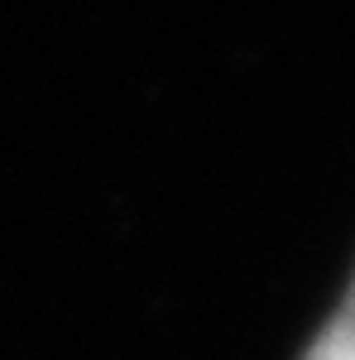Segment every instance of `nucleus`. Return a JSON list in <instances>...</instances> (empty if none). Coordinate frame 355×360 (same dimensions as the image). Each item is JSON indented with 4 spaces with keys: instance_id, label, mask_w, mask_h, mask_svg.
<instances>
[{
    "instance_id": "f257e3e1",
    "label": "nucleus",
    "mask_w": 355,
    "mask_h": 360,
    "mask_svg": "<svg viewBox=\"0 0 355 360\" xmlns=\"http://www.w3.org/2000/svg\"><path fill=\"white\" fill-rule=\"evenodd\" d=\"M307 360H355V283L346 293V303H341V312L327 322V332L312 341Z\"/></svg>"
}]
</instances>
